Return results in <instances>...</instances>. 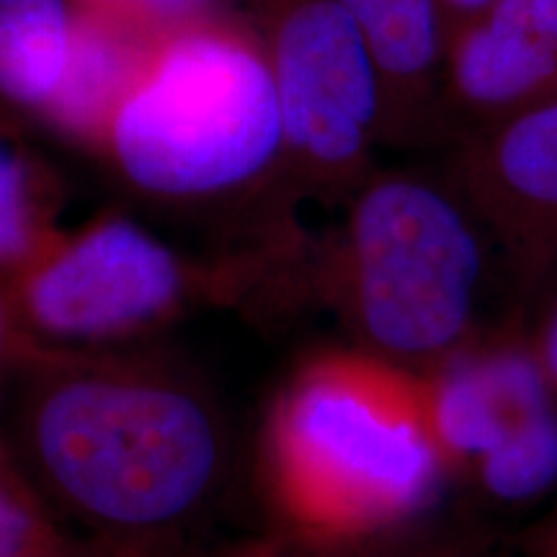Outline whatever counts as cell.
Returning a JSON list of instances; mask_svg holds the SVG:
<instances>
[{"mask_svg": "<svg viewBox=\"0 0 557 557\" xmlns=\"http://www.w3.org/2000/svg\"><path fill=\"white\" fill-rule=\"evenodd\" d=\"M336 553H325L308 545H299L295 540L282 537V534H271V537L246 542V545L235 547L230 557H333Z\"/></svg>", "mask_w": 557, "mask_h": 557, "instance_id": "obj_18", "label": "cell"}, {"mask_svg": "<svg viewBox=\"0 0 557 557\" xmlns=\"http://www.w3.org/2000/svg\"><path fill=\"white\" fill-rule=\"evenodd\" d=\"M3 395L11 451L90 545L173 557L220 513L233 429L218 393L178 361L16 336Z\"/></svg>", "mask_w": 557, "mask_h": 557, "instance_id": "obj_1", "label": "cell"}, {"mask_svg": "<svg viewBox=\"0 0 557 557\" xmlns=\"http://www.w3.org/2000/svg\"><path fill=\"white\" fill-rule=\"evenodd\" d=\"M86 557H158V555H139V553H120V549H107V547H96L88 545Z\"/></svg>", "mask_w": 557, "mask_h": 557, "instance_id": "obj_22", "label": "cell"}, {"mask_svg": "<svg viewBox=\"0 0 557 557\" xmlns=\"http://www.w3.org/2000/svg\"><path fill=\"white\" fill-rule=\"evenodd\" d=\"M423 380L449 468L480 465L555 408L545 367L519 348L451 354Z\"/></svg>", "mask_w": 557, "mask_h": 557, "instance_id": "obj_7", "label": "cell"}, {"mask_svg": "<svg viewBox=\"0 0 557 557\" xmlns=\"http://www.w3.org/2000/svg\"><path fill=\"white\" fill-rule=\"evenodd\" d=\"M284 152L305 176L341 184L364 169L387 122L377 62L338 0H269L263 32Z\"/></svg>", "mask_w": 557, "mask_h": 557, "instance_id": "obj_6", "label": "cell"}, {"mask_svg": "<svg viewBox=\"0 0 557 557\" xmlns=\"http://www.w3.org/2000/svg\"><path fill=\"white\" fill-rule=\"evenodd\" d=\"M75 0H0V107L45 114L65 70Z\"/></svg>", "mask_w": 557, "mask_h": 557, "instance_id": "obj_11", "label": "cell"}, {"mask_svg": "<svg viewBox=\"0 0 557 557\" xmlns=\"http://www.w3.org/2000/svg\"><path fill=\"white\" fill-rule=\"evenodd\" d=\"M480 246L447 191L382 176L354 201L329 269V292L364 351L406 367L444 361L475 312Z\"/></svg>", "mask_w": 557, "mask_h": 557, "instance_id": "obj_4", "label": "cell"}, {"mask_svg": "<svg viewBox=\"0 0 557 557\" xmlns=\"http://www.w3.org/2000/svg\"><path fill=\"white\" fill-rule=\"evenodd\" d=\"M377 62L389 111L421 109L447 58V26L438 0H338Z\"/></svg>", "mask_w": 557, "mask_h": 557, "instance_id": "obj_10", "label": "cell"}, {"mask_svg": "<svg viewBox=\"0 0 557 557\" xmlns=\"http://www.w3.org/2000/svg\"><path fill=\"white\" fill-rule=\"evenodd\" d=\"M444 60L451 90L470 109L527 107L529 111L557 94L555 47L519 29L496 11L455 26L447 34Z\"/></svg>", "mask_w": 557, "mask_h": 557, "instance_id": "obj_9", "label": "cell"}, {"mask_svg": "<svg viewBox=\"0 0 557 557\" xmlns=\"http://www.w3.org/2000/svg\"><path fill=\"white\" fill-rule=\"evenodd\" d=\"M496 3H500V0H438V9H442L444 26H447L449 34L455 26L480 16V13L493 9Z\"/></svg>", "mask_w": 557, "mask_h": 557, "instance_id": "obj_19", "label": "cell"}, {"mask_svg": "<svg viewBox=\"0 0 557 557\" xmlns=\"http://www.w3.org/2000/svg\"><path fill=\"white\" fill-rule=\"evenodd\" d=\"M160 37L163 32L135 18L75 0L67 62L41 120L75 143L103 150L111 124Z\"/></svg>", "mask_w": 557, "mask_h": 557, "instance_id": "obj_8", "label": "cell"}, {"mask_svg": "<svg viewBox=\"0 0 557 557\" xmlns=\"http://www.w3.org/2000/svg\"><path fill=\"white\" fill-rule=\"evenodd\" d=\"M65 521L0 436V557H86Z\"/></svg>", "mask_w": 557, "mask_h": 557, "instance_id": "obj_14", "label": "cell"}, {"mask_svg": "<svg viewBox=\"0 0 557 557\" xmlns=\"http://www.w3.org/2000/svg\"><path fill=\"white\" fill-rule=\"evenodd\" d=\"M78 3L122 13V16L135 18L139 24L165 32L171 26L184 24V21L205 16L209 0H78Z\"/></svg>", "mask_w": 557, "mask_h": 557, "instance_id": "obj_16", "label": "cell"}, {"mask_svg": "<svg viewBox=\"0 0 557 557\" xmlns=\"http://www.w3.org/2000/svg\"><path fill=\"white\" fill-rule=\"evenodd\" d=\"M542 367H545L547 377L553 385H557V308L549 318L547 333H545V346H542Z\"/></svg>", "mask_w": 557, "mask_h": 557, "instance_id": "obj_21", "label": "cell"}, {"mask_svg": "<svg viewBox=\"0 0 557 557\" xmlns=\"http://www.w3.org/2000/svg\"><path fill=\"white\" fill-rule=\"evenodd\" d=\"M13 346H16V331H13L9 308H5L3 287H0V398H3L5 377H9Z\"/></svg>", "mask_w": 557, "mask_h": 557, "instance_id": "obj_20", "label": "cell"}, {"mask_svg": "<svg viewBox=\"0 0 557 557\" xmlns=\"http://www.w3.org/2000/svg\"><path fill=\"white\" fill-rule=\"evenodd\" d=\"M480 178L504 201L557 214V101L506 124L487 145Z\"/></svg>", "mask_w": 557, "mask_h": 557, "instance_id": "obj_13", "label": "cell"}, {"mask_svg": "<svg viewBox=\"0 0 557 557\" xmlns=\"http://www.w3.org/2000/svg\"><path fill=\"white\" fill-rule=\"evenodd\" d=\"M103 152L165 201L218 199L267 176L284 127L263 39L207 13L163 32Z\"/></svg>", "mask_w": 557, "mask_h": 557, "instance_id": "obj_3", "label": "cell"}, {"mask_svg": "<svg viewBox=\"0 0 557 557\" xmlns=\"http://www.w3.org/2000/svg\"><path fill=\"white\" fill-rule=\"evenodd\" d=\"M60 191L45 160L21 143L0 114V278L58 233Z\"/></svg>", "mask_w": 557, "mask_h": 557, "instance_id": "obj_12", "label": "cell"}, {"mask_svg": "<svg viewBox=\"0 0 557 557\" xmlns=\"http://www.w3.org/2000/svg\"><path fill=\"white\" fill-rule=\"evenodd\" d=\"M447 470L426 380L364 348L305 359L259 431V485L276 534L325 553L426 511Z\"/></svg>", "mask_w": 557, "mask_h": 557, "instance_id": "obj_2", "label": "cell"}, {"mask_svg": "<svg viewBox=\"0 0 557 557\" xmlns=\"http://www.w3.org/2000/svg\"><path fill=\"white\" fill-rule=\"evenodd\" d=\"M487 491L504 500H524L545 493L557 480V410L529 426L478 465Z\"/></svg>", "mask_w": 557, "mask_h": 557, "instance_id": "obj_15", "label": "cell"}, {"mask_svg": "<svg viewBox=\"0 0 557 557\" xmlns=\"http://www.w3.org/2000/svg\"><path fill=\"white\" fill-rule=\"evenodd\" d=\"M487 11H496L557 50V0H500Z\"/></svg>", "mask_w": 557, "mask_h": 557, "instance_id": "obj_17", "label": "cell"}, {"mask_svg": "<svg viewBox=\"0 0 557 557\" xmlns=\"http://www.w3.org/2000/svg\"><path fill=\"white\" fill-rule=\"evenodd\" d=\"M18 338L58 348L132 346L233 289V271L191 263L150 230L103 214L58 230L0 278Z\"/></svg>", "mask_w": 557, "mask_h": 557, "instance_id": "obj_5", "label": "cell"}]
</instances>
